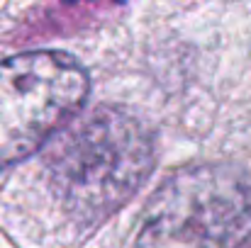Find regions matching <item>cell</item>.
I'll use <instances>...</instances> for the list:
<instances>
[{
    "label": "cell",
    "mask_w": 251,
    "mask_h": 248,
    "mask_svg": "<svg viewBox=\"0 0 251 248\" xmlns=\"http://www.w3.org/2000/svg\"><path fill=\"white\" fill-rule=\"evenodd\" d=\"M154 161L151 132L112 105L69 122L47 151L54 192L85 224H98L127 204L147 182Z\"/></svg>",
    "instance_id": "6da1fadb"
},
{
    "label": "cell",
    "mask_w": 251,
    "mask_h": 248,
    "mask_svg": "<svg viewBox=\"0 0 251 248\" xmlns=\"http://www.w3.org/2000/svg\"><path fill=\"white\" fill-rule=\"evenodd\" d=\"M251 241V180L225 163L171 173L147 204L137 248H244Z\"/></svg>",
    "instance_id": "7a4b0ae2"
},
{
    "label": "cell",
    "mask_w": 251,
    "mask_h": 248,
    "mask_svg": "<svg viewBox=\"0 0 251 248\" xmlns=\"http://www.w3.org/2000/svg\"><path fill=\"white\" fill-rule=\"evenodd\" d=\"M88 90L85 71L61 51H27L0 61V170L61 132Z\"/></svg>",
    "instance_id": "3957f363"
},
{
    "label": "cell",
    "mask_w": 251,
    "mask_h": 248,
    "mask_svg": "<svg viewBox=\"0 0 251 248\" xmlns=\"http://www.w3.org/2000/svg\"><path fill=\"white\" fill-rule=\"evenodd\" d=\"M244 248H251V241H249V244H247V246H244Z\"/></svg>",
    "instance_id": "277c9868"
}]
</instances>
